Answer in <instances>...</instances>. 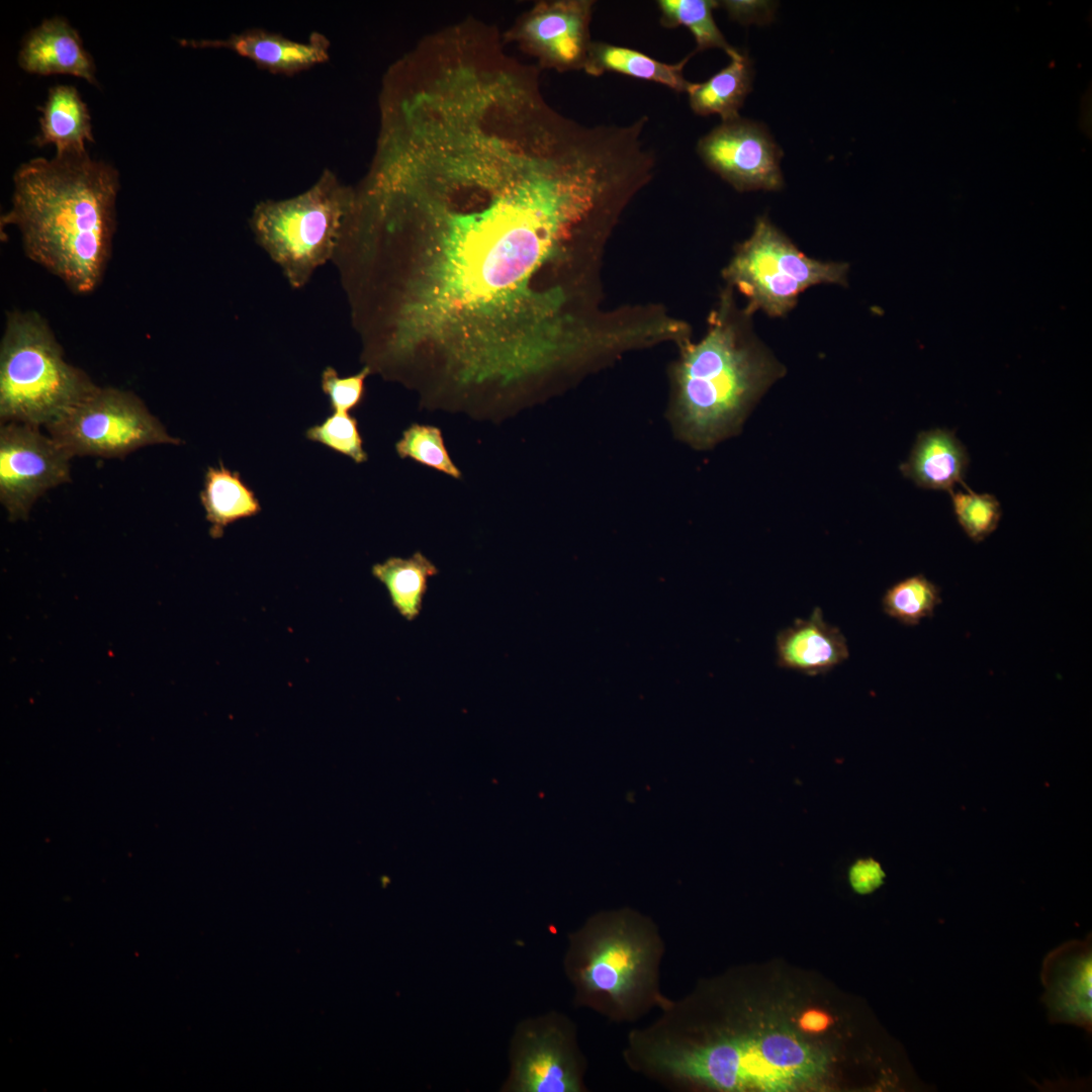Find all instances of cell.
<instances>
[{"label": "cell", "instance_id": "obj_1", "mask_svg": "<svg viewBox=\"0 0 1092 1092\" xmlns=\"http://www.w3.org/2000/svg\"><path fill=\"white\" fill-rule=\"evenodd\" d=\"M637 182L624 144L561 118L472 110L417 130L365 238L388 260L380 364L452 392H510L608 353L582 262Z\"/></svg>", "mask_w": 1092, "mask_h": 1092}, {"label": "cell", "instance_id": "obj_2", "mask_svg": "<svg viewBox=\"0 0 1092 1092\" xmlns=\"http://www.w3.org/2000/svg\"><path fill=\"white\" fill-rule=\"evenodd\" d=\"M650 1025L630 1030L623 1057L635 1072L670 1087L790 1091L817 1080L828 1059L799 1034L747 1027L731 1010L694 995L670 1000Z\"/></svg>", "mask_w": 1092, "mask_h": 1092}, {"label": "cell", "instance_id": "obj_3", "mask_svg": "<svg viewBox=\"0 0 1092 1092\" xmlns=\"http://www.w3.org/2000/svg\"><path fill=\"white\" fill-rule=\"evenodd\" d=\"M14 225L27 258L75 293L92 292L108 264L116 226L119 174L86 152L33 158L13 174Z\"/></svg>", "mask_w": 1092, "mask_h": 1092}, {"label": "cell", "instance_id": "obj_4", "mask_svg": "<svg viewBox=\"0 0 1092 1092\" xmlns=\"http://www.w3.org/2000/svg\"><path fill=\"white\" fill-rule=\"evenodd\" d=\"M749 316L736 311L730 292L701 341H679L669 421L696 449L736 435L752 405L785 373L751 332Z\"/></svg>", "mask_w": 1092, "mask_h": 1092}, {"label": "cell", "instance_id": "obj_5", "mask_svg": "<svg viewBox=\"0 0 1092 1092\" xmlns=\"http://www.w3.org/2000/svg\"><path fill=\"white\" fill-rule=\"evenodd\" d=\"M664 942L655 923L631 909L598 913L569 935L565 973L577 1006L634 1021L668 1001L659 989Z\"/></svg>", "mask_w": 1092, "mask_h": 1092}, {"label": "cell", "instance_id": "obj_6", "mask_svg": "<svg viewBox=\"0 0 1092 1092\" xmlns=\"http://www.w3.org/2000/svg\"><path fill=\"white\" fill-rule=\"evenodd\" d=\"M96 386L65 360L53 330L38 312H7L0 344L1 424L47 428Z\"/></svg>", "mask_w": 1092, "mask_h": 1092}, {"label": "cell", "instance_id": "obj_7", "mask_svg": "<svg viewBox=\"0 0 1092 1092\" xmlns=\"http://www.w3.org/2000/svg\"><path fill=\"white\" fill-rule=\"evenodd\" d=\"M353 204V193L326 171L295 197L260 202L251 225L258 243L299 288L333 256Z\"/></svg>", "mask_w": 1092, "mask_h": 1092}, {"label": "cell", "instance_id": "obj_8", "mask_svg": "<svg viewBox=\"0 0 1092 1092\" xmlns=\"http://www.w3.org/2000/svg\"><path fill=\"white\" fill-rule=\"evenodd\" d=\"M847 270L845 263L808 257L760 216L751 236L737 248L724 276L747 298L746 313L762 310L778 317L787 314L799 295L814 285H844Z\"/></svg>", "mask_w": 1092, "mask_h": 1092}, {"label": "cell", "instance_id": "obj_9", "mask_svg": "<svg viewBox=\"0 0 1092 1092\" xmlns=\"http://www.w3.org/2000/svg\"><path fill=\"white\" fill-rule=\"evenodd\" d=\"M47 430L72 457L123 458L146 446L182 442L134 393L113 387L96 386Z\"/></svg>", "mask_w": 1092, "mask_h": 1092}, {"label": "cell", "instance_id": "obj_10", "mask_svg": "<svg viewBox=\"0 0 1092 1092\" xmlns=\"http://www.w3.org/2000/svg\"><path fill=\"white\" fill-rule=\"evenodd\" d=\"M585 1060L573 1022L550 1013L521 1022L512 1040L509 1092H582Z\"/></svg>", "mask_w": 1092, "mask_h": 1092}, {"label": "cell", "instance_id": "obj_11", "mask_svg": "<svg viewBox=\"0 0 1092 1092\" xmlns=\"http://www.w3.org/2000/svg\"><path fill=\"white\" fill-rule=\"evenodd\" d=\"M72 456L38 427L0 428V502L11 521L24 520L47 490L70 479Z\"/></svg>", "mask_w": 1092, "mask_h": 1092}, {"label": "cell", "instance_id": "obj_12", "mask_svg": "<svg viewBox=\"0 0 1092 1092\" xmlns=\"http://www.w3.org/2000/svg\"><path fill=\"white\" fill-rule=\"evenodd\" d=\"M593 0L541 1L505 37L538 60L540 68L583 70L590 40Z\"/></svg>", "mask_w": 1092, "mask_h": 1092}, {"label": "cell", "instance_id": "obj_13", "mask_svg": "<svg viewBox=\"0 0 1092 1092\" xmlns=\"http://www.w3.org/2000/svg\"><path fill=\"white\" fill-rule=\"evenodd\" d=\"M705 164L739 191L779 190L782 150L764 125L738 117L722 121L698 142Z\"/></svg>", "mask_w": 1092, "mask_h": 1092}, {"label": "cell", "instance_id": "obj_14", "mask_svg": "<svg viewBox=\"0 0 1092 1092\" xmlns=\"http://www.w3.org/2000/svg\"><path fill=\"white\" fill-rule=\"evenodd\" d=\"M1040 1001L1051 1023H1064L1092 1031V936L1068 940L1043 959Z\"/></svg>", "mask_w": 1092, "mask_h": 1092}, {"label": "cell", "instance_id": "obj_15", "mask_svg": "<svg viewBox=\"0 0 1092 1092\" xmlns=\"http://www.w3.org/2000/svg\"><path fill=\"white\" fill-rule=\"evenodd\" d=\"M17 62L27 73L68 74L98 86L96 66L81 36L63 16L43 19L21 41Z\"/></svg>", "mask_w": 1092, "mask_h": 1092}, {"label": "cell", "instance_id": "obj_16", "mask_svg": "<svg viewBox=\"0 0 1092 1092\" xmlns=\"http://www.w3.org/2000/svg\"><path fill=\"white\" fill-rule=\"evenodd\" d=\"M184 47L223 48L273 73L294 74L329 59V41L313 33L307 42L294 41L262 29H249L225 39H180Z\"/></svg>", "mask_w": 1092, "mask_h": 1092}, {"label": "cell", "instance_id": "obj_17", "mask_svg": "<svg viewBox=\"0 0 1092 1092\" xmlns=\"http://www.w3.org/2000/svg\"><path fill=\"white\" fill-rule=\"evenodd\" d=\"M776 647L781 667L809 675L828 672L849 656L845 637L824 621L820 608L778 633Z\"/></svg>", "mask_w": 1092, "mask_h": 1092}, {"label": "cell", "instance_id": "obj_18", "mask_svg": "<svg viewBox=\"0 0 1092 1092\" xmlns=\"http://www.w3.org/2000/svg\"><path fill=\"white\" fill-rule=\"evenodd\" d=\"M969 461L967 449L954 432L937 428L917 436L900 469L919 487L949 492L957 484H965Z\"/></svg>", "mask_w": 1092, "mask_h": 1092}, {"label": "cell", "instance_id": "obj_19", "mask_svg": "<svg viewBox=\"0 0 1092 1092\" xmlns=\"http://www.w3.org/2000/svg\"><path fill=\"white\" fill-rule=\"evenodd\" d=\"M38 110L39 132L31 141L35 146L54 145L56 154L63 155L86 152L85 142L94 143L88 107L75 87H51Z\"/></svg>", "mask_w": 1092, "mask_h": 1092}, {"label": "cell", "instance_id": "obj_20", "mask_svg": "<svg viewBox=\"0 0 1092 1092\" xmlns=\"http://www.w3.org/2000/svg\"><path fill=\"white\" fill-rule=\"evenodd\" d=\"M199 498L213 539L222 537L229 525L257 516L262 511L255 491L240 472L229 469L222 461L218 466L207 467Z\"/></svg>", "mask_w": 1092, "mask_h": 1092}, {"label": "cell", "instance_id": "obj_21", "mask_svg": "<svg viewBox=\"0 0 1092 1092\" xmlns=\"http://www.w3.org/2000/svg\"><path fill=\"white\" fill-rule=\"evenodd\" d=\"M694 54L695 52L675 64H668L633 49L592 41L583 70L594 77L606 72H616L664 85L678 93H687L692 82L685 78L682 72Z\"/></svg>", "mask_w": 1092, "mask_h": 1092}, {"label": "cell", "instance_id": "obj_22", "mask_svg": "<svg viewBox=\"0 0 1092 1092\" xmlns=\"http://www.w3.org/2000/svg\"><path fill=\"white\" fill-rule=\"evenodd\" d=\"M753 71L750 60L739 53L707 81L691 83L687 93L692 110L702 116L718 114L722 121L736 119L751 91Z\"/></svg>", "mask_w": 1092, "mask_h": 1092}, {"label": "cell", "instance_id": "obj_23", "mask_svg": "<svg viewBox=\"0 0 1092 1092\" xmlns=\"http://www.w3.org/2000/svg\"><path fill=\"white\" fill-rule=\"evenodd\" d=\"M372 575L387 589L391 604L407 621L419 617L430 577L438 573L437 566L422 552L407 558L389 557L371 567Z\"/></svg>", "mask_w": 1092, "mask_h": 1092}, {"label": "cell", "instance_id": "obj_24", "mask_svg": "<svg viewBox=\"0 0 1092 1092\" xmlns=\"http://www.w3.org/2000/svg\"><path fill=\"white\" fill-rule=\"evenodd\" d=\"M660 22L664 27H687L695 37V53L709 49H721L730 59L740 52L725 39L717 26L713 10L719 6L714 0H659Z\"/></svg>", "mask_w": 1092, "mask_h": 1092}, {"label": "cell", "instance_id": "obj_25", "mask_svg": "<svg viewBox=\"0 0 1092 1092\" xmlns=\"http://www.w3.org/2000/svg\"><path fill=\"white\" fill-rule=\"evenodd\" d=\"M883 610L907 626L918 625L931 617L941 603L940 589L922 574L898 581L885 593Z\"/></svg>", "mask_w": 1092, "mask_h": 1092}, {"label": "cell", "instance_id": "obj_26", "mask_svg": "<svg viewBox=\"0 0 1092 1092\" xmlns=\"http://www.w3.org/2000/svg\"><path fill=\"white\" fill-rule=\"evenodd\" d=\"M395 450L402 459L411 458L456 479L462 476L448 453L438 427L412 424L395 443Z\"/></svg>", "mask_w": 1092, "mask_h": 1092}, {"label": "cell", "instance_id": "obj_27", "mask_svg": "<svg viewBox=\"0 0 1092 1092\" xmlns=\"http://www.w3.org/2000/svg\"><path fill=\"white\" fill-rule=\"evenodd\" d=\"M965 490H951V505L957 520L967 536L979 543L992 534L1000 522L999 500L990 493H977L966 484Z\"/></svg>", "mask_w": 1092, "mask_h": 1092}, {"label": "cell", "instance_id": "obj_28", "mask_svg": "<svg viewBox=\"0 0 1092 1092\" xmlns=\"http://www.w3.org/2000/svg\"><path fill=\"white\" fill-rule=\"evenodd\" d=\"M305 438L350 457L357 464L368 459L358 422L350 414L333 413L323 423L309 427Z\"/></svg>", "mask_w": 1092, "mask_h": 1092}, {"label": "cell", "instance_id": "obj_29", "mask_svg": "<svg viewBox=\"0 0 1092 1092\" xmlns=\"http://www.w3.org/2000/svg\"><path fill=\"white\" fill-rule=\"evenodd\" d=\"M371 370L365 366L354 375L341 377L331 366L324 369L321 385L333 413H346L359 406L365 393V379Z\"/></svg>", "mask_w": 1092, "mask_h": 1092}, {"label": "cell", "instance_id": "obj_30", "mask_svg": "<svg viewBox=\"0 0 1092 1092\" xmlns=\"http://www.w3.org/2000/svg\"><path fill=\"white\" fill-rule=\"evenodd\" d=\"M719 6L725 8L729 16L741 23H764L771 19L772 4L764 1H722Z\"/></svg>", "mask_w": 1092, "mask_h": 1092}, {"label": "cell", "instance_id": "obj_31", "mask_svg": "<svg viewBox=\"0 0 1092 1092\" xmlns=\"http://www.w3.org/2000/svg\"><path fill=\"white\" fill-rule=\"evenodd\" d=\"M885 874L874 860H859L849 871V881L853 890L868 894L883 883Z\"/></svg>", "mask_w": 1092, "mask_h": 1092}, {"label": "cell", "instance_id": "obj_32", "mask_svg": "<svg viewBox=\"0 0 1092 1092\" xmlns=\"http://www.w3.org/2000/svg\"><path fill=\"white\" fill-rule=\"evenodd\" d=\"M801 1026L807 1031H821L827 1027L828 1017L819 1011H809L802 1016Z\"/></svg>", "mask_w": 1092, "mask_h": 1092}]
</instances>
